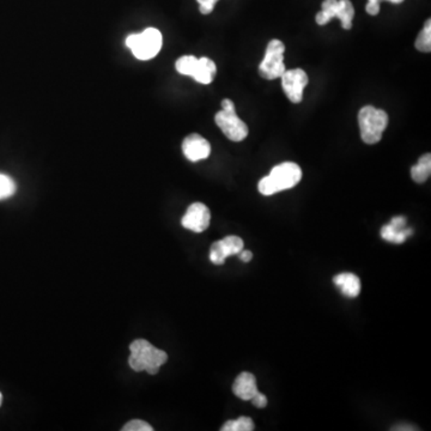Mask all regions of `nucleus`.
Wrapping results in <instances>:
<instances>
[{
	"mask_svg": "<svg viewBox=\"0 0 431 431\" xmlns=\"http://www.w3.org/2000/svg\"><path fill=\"white\" fill-rule=\"evenodd\" d=\"M244 239L235 235L216 241L210 249V260L215 265H223L227 256H237L244 249Z\"/></svg>",
	"mask_w": 431,
	"mask_h": 431,
	"instance_id": "nucleus-8",
	"label": "nucleus"
},
{
	"mask_svg": "<svg viewBox=\"0 0 431 431\" xmlns=\"http://www.w3.org/2000/svg\"><path fill=\"white\" fill-rule=\"evenodd\" d=\"M163 44L162 34L156 28L145 29L140 34H131L126 39V46L139 60H150L160 53Z\"/></svg>",
	"mask_w": 431,
	"mask_h": 431,
	"instance_id": "nucleus-4",
	"label": "nucleus"
},
{
	"mask_svg": "<svg viewBox=\"0 0 431 431\" xmlns=\"http://www.w3.org/2000/svg\"><path fill=\"white\" fill-rule=\"evenodd\" d=\"M380 4H381V0H368L366 11L370 16H376V15H379Z\"/></svg>",
	"mask_w": 431,
	"mask_h": 431,
	"instance_id": "nucleus-24",
	"label": "nucleus"
},
{
	"mask_svg": "<svg viewBox=\"0 0 431 431\" xmlns=\"http://www.w3.org/2000/svg\"><path fill=\"white\" fill-rule=\"evenodd\" d=\"M406 218L403 216H396L392 218L389 223L381 229V237L392 244H400L406 241L408 236L412 235L413 230L406 227Z\"/></svg>",
	"mask_w": 431,
	"mask_h": 431,
	"instance_id": "nucleus-11",
	"label": "nucleus"
},
{
	"mask_svg": "<svg viewBox=\"0 0 431 431\" xmlns=\"http://www.w3.org/2000/svg\"><path fill=\"white\" fill-rule=\"evenodd\" d=\"M199 59L194 56H184L176 60V71L184 76L193 77L198 66Z\"/></svg>",
	"mask_w": 431,
	"mask_h": 431,
	"instance_id": "nucleus-18",
	"label": "nucleus"
},
{
	"mask_svg": "<svg viewBox=\"0 0 431 431\" xmlns=\"http://www.w3.org/2000/svg\"><path fill=\"white\" fill-rule=\"evenodd\" d=\"M386 1H389L392 4H401L404 0H386Z\"/></svg>",
	"mask_w": 431,
	"mask_h": 431,
	"instance_id": "nucleus-28",
	"label": "nucleus"
},
{
	"mask_svg": "<svg viewBox=\"0 0 431 431\" xmlns=\"http://www.w3.org/2000/svg\"><path fill=\"white\" fill-rule=\"evenodd\" d=\"M222 111L217 113L215 121L224 136L232 142H242L248 136L247 125L236 114L235 104L232 100L222 101Z\"/></svg>",
	"mask_w": 431,
	"mask_h": 431,
	"instance_id": "nucleus-5",
	"label": "nucleus"
},
{
	"mask_svg": "<svg viewBox=\"0 0 431 431\" xmlns=\"http://www.w3.org/2000/svg\"><path fill=\"white\" fill-rule=\"evenodd\" d=\"M232 392L239 399L251 401V398L259 392L256 386V376L251 373H241L232 385Z\"/></svg>",
	"mask_w": 431,
	"mask_h": 431,
	"instance_id": "nucleus-12",
	"label": "nucleus"
},
{
	"mask_svg": "<svg viewBox=\"0 0 431 431\" xmlns=\"http://www.w3.org/2000/svg\"><path fill=\"white\" fill-rule=\"evenodd\" d=\"M282 87L287 99L292 104H299L304 100V88L307 87L309 78L302 68H294V70H285L283 75L280 76Z\"/></svg>",
	"mask_w": 431,
	"mask_h": 431,
	"instance_id": "nucleus-7",
	"label": "nucleus"
},
{
	"mask_svg": "<svg viewBox=\"0 0 431 431\" xmlns=\"http://www.w3.org/2000/svg\"><path fill=\"white\" fill-rule=\"evenodd\" d=\"M154 427L150 424L144 422L142 419H133L127 424H125L123 431H152Z\"/></svg>",
	"mask_w": 431,
	"mask_h": 431,
	"instance_id": "nucleus-22",
	"label": "nucleus"
},
{
	"mask_svg": "<svg viewBox=\"0 0 431 431\" xmlns=\"http://www.w3.org/2000/svg\"><path fill=\"white\" fill-rule=\"evenodd\" d=\"M254 423L249 417L242 416L236 420H227L224 423L222 431H253L254 430Z\"/></svg>",
	"mask_w": 431,
	"mask_h": 431,
	"instance_id": "nucleus-19",
	"label": "nucleus"
},
{
	"mask_svg": "<svg viewBox=\"0 0 431 431\" xmlns=\"http://www.w3.org/2000/svg\"><path fill=\"white\" fill-rule=\"evenodd\" d=\"M410 425H401V427H393L392 430H416V427H408Z\"/></svg>",
	"mask_w": 431,
	"mask_h": 431,
	"instance_id": "nucleus-27",
	"label": "nucleus"
},
{
	"mask_svg": "<svg viewBox=\"0 0 431 431\" xmlns=\"http://www.w3.org/2000/svg\"><path fill=\"white\" fill-rule=\"evenodd\" d=\"M335 287H339L340 292L349 299H355L361 292V280L357 275L349 272H344L335 275L333 278Z\"/></svg>",
	"mask_w": 431,
	"mask_h": 431,
	"instance_id": "nucleus-13",
	"label": "nucleus"
},
{
	"mask_svg": "<svg viewBox=\"0 0 431 431\" xmlns=\"http://www.w3.org/2000/svg\"><path fill=\"white\" fill-rule=\"evenodd\" d=\"M338 13L337 18H339L342 22V27L345 30H350L352 28V20L355 17V8L350 0H338Z\"/></svg>",
	"mask_w": 431,
	"mask_h": 431,
	"instance_id": "nucleus-16",
	"label": "nucleus"
},
{
	"mask_svg": "<svg viewBox=\"0 0 431 431\" xmlns=\"http://www.w3.org/2000/svg\"><path fill=\"white\" fill-rule=\"evenodd\" d=\"M237 256H239V259L242 260L244 263H249L251 261V258H253V254H251V251H239Z\"/></svg>",
	"mask_w": 431,
	"mask_h": 431,
	"instance_id": "nucleus-26",
	"label": "nucleus"
},
{
	"mask_svg": "<svg viewBox=\"0 0 431 431\" xmlns=\"http://www.w3.org/2000/svg\"><path fill=\"white\" fill-rule=\"evenodd\" d=\"M284 51L285 46L282 41L271 40L268 42L265 56L259 65V75L263 80H277L285 72Z\"/></svg>",
	"mask_w": 431,
	"mask_h": 431,
	"instance_id": "nucleus-6",
	"label": "nucleus"
},
{
	"mask_svg": "<svg viewBox=\"0 0 431 431\" xmlns=\"http://www.w3.org/2000/svg\"><path fill=\"white\" fill-rule=\"evenodd\" d=\"M199 3V10L203 15H208L213 11L215 5L218 0H196Z\"/></svg>",
	"mask_w": 431,
	"mask_h": 431,
	"instance_id": "nucleus-23",
	"label": "nucleus"
},
{
	"mask_svg": "<svg viewBox=\"0 0 431 431\" xmlns=\"http://www.w3.org/2000/svg\"><path fill=\"white\" fill-rule=\"evenodd\" d=\"M182 152L191 162L206 160L211 154V145L204 137L196 133L189 135L182 142Z\"/></svg>",
	"mask_w": 431,
	"mask_h": 431,
	"instance_id": "nucleus-10",
	"label": "nucleus"
},
{
	"mask_svg": "<svg viewBox=\"0 0 431 431\" xmlns=\"http://www.w3.org/2000/svg\"><path fill=\"white\" fill-rule=\"evenodd\" d=\"M431 174V155L425 154L419 158L418 163L411 168L412 179L417 184H424Z\"/></svg>",
	"mask_w": 431,
	"mask_h": 431,
	"instance_id": "nucleus-15",
	"label": "nucleus"
},
{
	"mask_svg": "<svg viewBox=\"0 0 431 431\" xmlns=\"http://www.w3.org/2000/svg\"><path fill=\"white\" fill-rule=\"evenodd\" d=\"M302 179V169L294 162H284L272 168L271 173L260 180L258 189L263 196H270L295 187Z\"/></svg>",
	"mask_w": 431,
	"mask_h": 431,
	"instance_id": "nucleus-1",
	"label": "nucleus"
},
{
	"mask_svg": "<svg viewBox=\"0 0 431 431\" xmlns=\"http://www.w3.org/2000/svg\"><path fill=\"white\" fill-rule=\"evenodd\" d=\"M416 48L419 52L429 53L431 51V23L427 20L424 24V28L419 32L418 37L416 40Z\"/></svg>",
	"mask_w": 431,
	"mask_h": 431,
	"instance_id": "nucleus-20",
	"label": "nucleus"
},
{
	"mask_svg": "<svg viewBox=\"0 0 431 431\" xmlns=\"http://www.w3.org/2000/svg\"><path fill=\"white\" fill-rule=\"evenodd\" d=\"M251 401L253 405H256V406L259 407V408H263V407L268 405V398H266V395H263V393H260V392H258V393L251 398Z\"/></svg>",
	"mask_w": 431,
	"mask_h": 431,
	"instance_id": "nucleus-25",
	"label": "nucleus"
},
{
	"mask_svg": "<svg viewBox=\"0 0 431 431\" xmlns=\"http://www.w3.org/2000/svg\"><path fill=\"white\" fill-rule=\"evenodd\" d=\"M387 113L373 107V106H364L361 108L358 113L359 131L361 138L364 143L373 145L379 143L382 139V135L388 126Z\"/></svg>",
	"mask_w": 431,
	"mask_h": 431,
	"instance_id": "nucleus-3",
	"label": "nucleus"
},
{
	"mask_svg": "<svg viewBox=\"0 0 431 431\" xmlns=\"http://www.w3.org/2000/svg\"><path fill=\"white\" fill-rule=\"evenodd\" d=\"M338 0H323V10L318 12L316 20L319 25H325L328 22H331L333 18H337L338 13Z\"/></svg>",
	"mask_w": 431,
	"mask_h": 431,
	"instance_id": "nucleus-17",
	"label": "nucleus"
},
{
	"mask_svg": "<svg viewBox=\"0 0 431 431\" xmlns=\"http://www.w3.org/2000/svg\"><path fill=\"white\" fill-rule=\"evenodd\" d=\"M16 192V184L10 176L0 173V200L8 199Z\"/></svg>",
	"mask_w": 431,
	"mask_h": 431,
	"instance_id": "nucleus-21",
	"label": "nucleus"
},
{
	"mask_svg": "<svg viewBox=\"0 0 431 431\" xmlns=\"http://www.w3.org/2000/svg\"><path fill=\"white\" fill-rule=\"evenodd\" d=\"M130 350L131 355L128 358V364L137 373L146 371L150 375H156L160 371V368L167 363V354L154 346L148 340H135L130 345Z\"/></svg>",
	"mask_w": 431,
	"mask_h": 431,
	"instance_id": "nucleus-2",
	"label": "nucleus"
},
{
	"mask_svg": "<svg viewBox=\"0 0 431 431\" xmlns=\"http://www.w3.org/2000/svg\"><path fill=\"white\" fill-rule=\"evenodd\" d=\"M211 220V213L203 203H193L185 213L181 224L193 232H203L208 229Z\"/></svg>",
	"mask_w": 431,
	"mask_h": 431,
	"instance_id": "nucleus-9",
	"label": "nucleus"
},
{
	"mask_svg": "<svg viewBox=\"0 0 431 431\" xmlns=\"http://www.w3.org/2000/svg\"><path fill=\"white\" fill-rule=\"evenodd\" d=\"M216 73H217V66L215 63L206 56H203L198 61V66L192 78L200 84H210L215 78Z\"/></svg>",
	"mask_w": 431,
	"mask_h": 431,
	"instance_id": "nucleus-14",
	"label": "nucleus"
},
{
	"mask_svg": "<svg viewBox=\"0 0 431 431\" xmlns=\"http://www.w3.org/2000/svg\"><path fill=\"white\" fill-rule=\"evenodd\" d=\"M1 403H3V395L0 393V405H1Z\"/></svg>",
	"mask_w": 431,
	"mask_h": 431,
	"instance_id": "nucleus-29",
	"label": "nucleus"
}]
</instances>
